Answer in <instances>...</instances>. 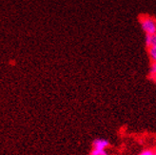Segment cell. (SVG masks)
I'll return each mask as SVG.
<instances>
[{
	"instance_id": "cell-6",
	"label": "cell",
	"mask_w": 156,
	"mask_h": 155,
	"mask_svg": "<svg viewBox=\"0 0 156 155\" xmlns=\"http://www.w3.org/2000/svg\"><path fill=\"white\" fill-rule=\"evenodd\" d=\"M139 155H156V150H145Z\"/></svg>"
},
{
	"instance_id": "cell-4",
	"label": "cell",
	"mask_w": 156,
	"mask_h": 155,
	"mask_svg": "<svg viewBox=\"0 0 156 155\" xmlns=\"http://www.w3.org/2000/svg\"><path fill=\"white\" fill-rule=\"evenodd\" d=\"M149 55H150L151 61L156 63V47L149 48Z\"/></svg>"
},
{
	"instance_id": "cell-1",
	"label": "cell",
	"mask_w": 156,
	"mask_h": 155,
	"mask_svg": "<svg viewBox=\"0 0 156 155\" xmlns=\"http://www.w3.org/2000/svg\"><path fill=\"white\" fill-rule=\"evenodd\" d=\"M141 27L146 34H154L156 33V20L150 16L141 17Z\"/></svg>"
},
{
	"instance_id": "cell-2",
	"label": "cell",
	"mask_w": 156,
	"mask_h": 155,
	"mask_svg": "<svg viewBox=\"0 0 156 155\" xmlns=\"http://www.w3.org/2000/svg\"><path fill=\"white\" fill-rule=\"evenodd\" d=\"M108 146H110V143H108V140H105V139H95L92 142V149L99 150H106Z\"/></svg>"
},
{
	"instance_id": "cell-5",
	"label": "cell",
	"mask_w": 156,
	"mask_h": 155,
	"mask_svg": "<svg viewBox=\"0 0 156 155\" xmlns=\"http://www.w3.org/2000/svg\"><path fill=\"white\" fill-rule=\"evenodd\" d=\"M151 76L155 80V78H156V63H154V62H152L151 67Z\"/></svg>"
},
{
	"instance_id": "cell-7",
	"label": "cell",
	"mask_w": 156,
	"mask_h": 155,
	"mask_svg": "<svg viewBox=\"0 0 156 155\" xmlns=\"http://www.w3.org/2000/svg\"><path fill=\"white\" fill-rule=\"evenodd\" d=\"M104 151H105V150H99L92 149V150H91V152H90V155H102Z\"/></svg>"
},
{
	"instance_id": "cell-3",
	"label": "cell",
	"mask_w": 156,
	"mask_h": 155,
	"mask_svg": "<svg viewBox=\"0 0 156 155\" xmlns=\"http://www.w3.org/2000/svg\"><path fill=\"white\" fill-rule=\"evenodd\" d=\"M146 45L147 48L156 47V33L154 34H147L146 35Z\"/></svg>"
},
{
	"instance_id": "cell-9",
	"label": "cell",
	"mask_w": 156,
	"mask_h": 155,
	"mask_svg": "<svg viewBox=\"0 0 156 155\" xmlns=\"http://www.w3.org/2000/svg\"><path fill=\"white\" fill-rule=\"evenodd\" d=\"M155 81H156V78H155Z\"/></svg>"
},
{
	"instance_id": "cell-8",
	"label": "cell",
	"mask_w": 156,
	"mask_h": 155,
	"mask_svg": "<svg viewBox=\"0 0 156 155\" xmlns=\"http://www.w3.org/2000/svg\"><path fill=\"white\" fill-rule=\"evenodd\" d=\"M102 155H108V152H107V151L105 150V151L103 152V154H102Z\"/></svg>"
}]
</instances>
